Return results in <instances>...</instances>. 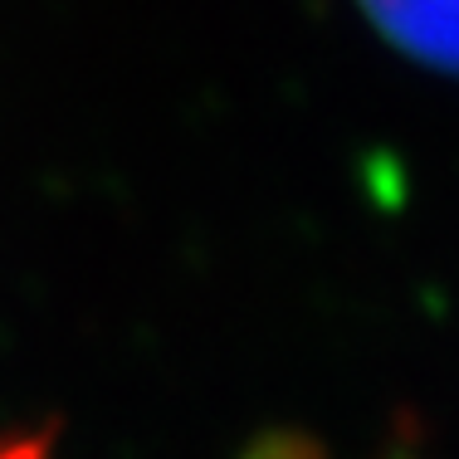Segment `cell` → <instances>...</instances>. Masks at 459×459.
Segmentation results:
<instances>
[{
    "label": "cell",
    "mask_w": 459,
    "mask_h": 459,
    "mask_svg": "<svg viewBox=\"0 0 459 459\" xmlns=\"http://www.w3.org/2000/svg\"><path fill=\"white\" fill-rule=\"evenodd\" d=\"M239 459H327V450L303 430H264L245 445Z\"/></svg>",
    "instance_id": "cell-2"
},
{
    "label": "cell",
    "mask_w": 459,
    "mask_h": 459,
    "mask_svg": "<svg viewBox=\"0 0 459 459\" xmlns=\"http://www.w3.org/2000/svg\"><path fill=\"white\" fill-rule=\"evenodd\" d=\"M45 450H49V440H15L0 450V459H45Z\"/></svg>",
    "instance_id": "cell-3"
},
{
    "label": "cell",
    "mask_w": 459,
    "mask_h": 459,
    "mask_svg": "<svg viewBox=\"0 0 459 459\" xmlns=\"http://www.w3.org/2000/svg\"><path fill=\"white\" fill-rule=\"evenodd\" d=\"M371 25L440 74H459V0H362Z\"/></svg>",
    "instance_id": "cell-1"
}]
</instances>
